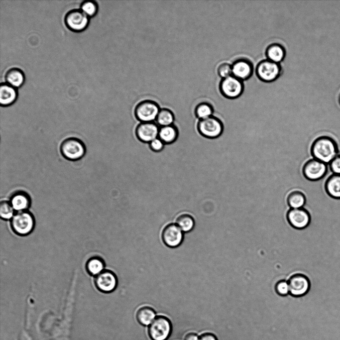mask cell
<instances>
[{
	"label": "cell",
	"instance_id": "cell-1",
	"mask_svg": "<svg viewBox=\"0 0 340 340\" xmlns=\"http://www.w3.org/2000/svg\"><path fill=\"white\" fill-rule=\"evenodd\" d=\"M338 143L328 135L318 136L312 142L310 152L313 158L327 164L339 154Z\"/></svg>",
	"mask_w": 340,
	"mask_h": 340
},
{
	"label": "cell",
	"instance_id": "cell-2",
	"mask_svg": "<svg viewBox=\"0 0 340 340\" xmlns=\"http://www.w3.org/2000/svg\"><path fill=\"white\" fill-rule=\"evenodd\" d=\"M60 152L66 159L76 161L81 159L85 155L86 147L80 139L76 137H69L62 142L60 145Z\"/></svg>",
	"mask_w": 340,
	"mask_h": 340
},
{
	"label": "cell",
	"instance_id": "cell-3",
	"mask_svg": "<svg viewBox=\"0 0 340 340\" xmlns=\"http://www.w3.org/2000/svg\"><path fill=\"white\" fill-rule=\"evenodd\" d=\"M34 224L32 214L27 210L17 212L11 219L12 230L20 235L29 234L34 228Z\"/></svg>",
	"mask_w": 340,
	"mask_h": 340
},
{
	"label": "cell",
	"instance_id": "cell-4",
	"mask_svg": "<svg viewBox=\"0 0 340 340\" xmlns=\"http://www.w3.org/2000/svg\"><path fill=\"white\" fill-rule=\"evenodd\" d=\"M172 331V325L169 319L164 316H156L149 325L148 333L152 340H166Z\"/></svg>",
	"mask_w": 340,
	"mask_h": 340
},
{
	"label": "cell",
	"instance_id": "cell-5",
	"mask_svg": "<svg viewBox=\"0 0 340 340\" xmlns=\"http://www.w3.org/2000/svg\"><path fill=\"white\" fill-rule=\"evenodd\" d=\"M197 128L201 135L209 139L219 137L224 131V125L222 122L219 118L213 115L199 120Z\"/></svg>",
	"mask_w": 340,
	"mask_h": 340
},
{
	"label": "cell",
	"instance_id": "cell-6",
	"mask_svg": "<svg viewBox=\"0 0 340 340\" xmlns=\"http://www.w3.org/2000/svg\"><path fill=\"white\" fill-rule=\"evenodd\" d=\"M257 77L264 82H271L279 78L281 73V67L277 63L265 59L260 61L255 69Z\"/></svg>",
	"mask_w": 340,
	"mask_h": 340
},
{
	"label": "cell",
	"instance_id": "cell-7",
	"mask_svg": "<svg viewBox=\"0 0 340 340\" xmlns=\"http://www.w3.org/2000/svg\"><path fill=\"white\" fill-rule=\"evenodd\" d=\"M160 107L155 102L144 100L136 106L134 114L136 118L141 122H153L156 120L160 111Z\"/></svg>",
	"mask_w": 340,
	"mask_h": 340
},
{
	"label": "cell",
	"instance_id": "cell-8",
	"mask_svg": "<svg viewBox=\"0 0 340 340\" xmlns=\"http://www.w3.org/2000/svg\"><path fill=\"white\" fill-rule=\"evenodd\" d=\"M219 89L224 97L234 99L242 94L244 85L242 81L231 75L222 79L219 84Z\"/></svg>",
	"mask_w": 340,
	"mask_h": 340
},
{
	"label": "cell",
	"instance_id": "cell-9",
	"mask_svg": "<svg viewBox=\"0 0 340 340\" xmlns=\"http://www.w3.org/2000/svg\"><path fill=\"white\" fill-rule=\"evenodd\" d=\"M328 164L314 158L307 160L302 168L304 177L311 181L322 179L327 174Z\"/></svg>",
	"mask_w": 340,
	"mask_h": 340
},
{
	"label": "cell",
	"instance_id": "cell-10",
	"mask_svg": "<svg viewBox=\"0 0 340 340\" xmlns=\"http://www.w3.org/2000/svg\"><path fill=\"white\" fill-rule=\"evenodd\" d=\"M289 287V294L296 297L305 296L310 288L309 278L305 274L297 273L292 275L287 281Z\"/></svg>",
	"mask_w": 340,
	"mask_h": 340
},
{
	"label": "cell",
	"instance_id": "cell-11",
	"mask_svg": "<svg viewBox=\"0 0 340 340\" xmlns=\"http://www.w3.org/2000/svg\"><path fill=\"white\" fill-rule=\"evenodd\" d=\"M183 233L176 224L171 223L167 225L163 229L161 238L164 243L171 248L179 246L183 241Z\"/></svg>",
	"mask_w": 340,
	"mask_h": 340
},
{
	"label": "cell",
	"instance_id": "cell-12",
	"mask_svg": "<svg viewBox=\"0 0 340 340\" xmlns=\"http://www.w3.org/2000/svg\"><path fill=\"white\" fill-rule=\"evenodd\" d=\"M287 219L293 227L302 230L309 226L311 217L308 210L304 208L290 209L287 212Z\"/></svg>",
	"mask_w": 340,
	"mask_h": 340
},
{
	"label": "cell",
	"instance_id": "cell-13",
	"mask_svg": "<svg viewBox=\"0 0 340 340\" xmlns=\"http://www.w3.org/2000/svg\"><path fill=\"white\" fill-rule=\"evenodd\" d=\"M67 26L74 31H81L87 26L88 16L81 9H74L67 12L65 18Z\"/></svg>",
	"mask_w": 340,
	"mask_h": 340
},
{
	"label": "cell",
	"instance_id": "cell-14",
	"mask_svg": "<svg viewBox=\"0 0 340 340\" xmlns=\"http://www.w3.org/2000/svg\"><path fill=\"white\" fill-rule=\"evenodd\" d=\"M117 278L112 271L104 270L96 276L95 284L97 288L104 293L113 291L116 287Z\"/></svg>",
	"mask_w": 340,
	"mask_h": 340
},
{
	"label": "cell",
	"instance_id": "cell-15",
	"mask_svg": "<svg viewBox=\"0 0 340 340\" xmlns=\"http://www.w3.org/2000/svg\"><path fill=\"white\" fill-rule=\"evenodd\" d=\"M159 128L154 122H141L136 128V134L141 141L150 143L158 137Z\"/></svg>",
	"mask_w": 340,
	"mask_h": 340
},
{
	"label": "cell",
	"instance_id": "cell-16",
	"mask_svg": "<svg viewBox=\"0 0 340 340\" xmlns=\"http://www.w3.org/2000/svg\"><path fill=\"white\" fill-rule=\"evenodd\" d=\"M232 75L241 81L248 79L253 72V64L245 58H239L231 64Z\"/></svg>",
	"mask_w": 340,
	"mask_h": 340
},
{
	"label": "cell",
	"instance_id": "cell-17",
	"mask_svg": "<svg viewBox=\"0 0 340 340\" xmlns=\"http://www.w3.org/2000/svg\"><path fill=\"white\" fill-rule=\"evenodd\" d=\"M324 188L330 197L340 200V175H330L325 182Z\"/></svg>",
	"mask_w": 340,
	"mask_h": 340
},
{
	"label": "cell",
	"instance_id": "cell-18",
	"mask_svg": "<svg viewBox=\"0 0 340 340\" xmlns=\"http://www.w3.org/2000/svg\"><path fill=\"white\" fill-rule=\"evenodd\" d=\"M9 202L15 211H26L30 205V198L26 192L18 191L11 195Z\"/></svg>",
	"mask_w": 340,
	"mask_h": 340
},
{
	"label": "cell",
	"instance_id": "cell-19",
	"mask_svg": "<svg viewBox=\"0 0 340 340\" xmlns=\"http://www.w3.org/2000/svg\"><path fill=\"white\" fill-rule=\"evenodd\" d=\"M16 89L7 82L1 83L0 86V103L1 106H9L16 100Z\"/></svg>",
	"mask_w": 340,
	"mask_h": 340
},
{
	"label": "cell",
	"instance_id": "cell-20",
	"mask_svg": "<svg viewBox=\"0 0 340 340\" xmlns=\"http://www.w3.org/2000/svg\"><path fill=\"white\" fill-rule=\"evenodd\" d=\"M265 55L267 59L280 64L285 57L286 50L281 44L273 43L267 47Z\"/></svg>",
	"mask_w": 340,
	"mask_h": 340
},
{
	"label": "cell",
	"instance_id": "cell-21",
	"mask_svg": "<svg viewBox=\"0 0 340 340\" xmlns=\"http://www.w3.org/2000/svg\"><path fill=\"white\" fill-rule=\"evenodd\" d=\"M154 310L149 306H145L139 308L136 313V318L142 325H149L156 318Z\"/></svg>",
	"mask_w": 340,
	"mask_h": 340
},
{
	"label": "cell",
	"instance_id": "cell-22",
	"mask_svg": "<svg viewBox=\"0 0 340 340\" xmlns=\"http://www.w3.org/2000/svg\"><path fill=\"white\" fill-rule=\"evenodd\" d=\"M178 135L177 128L173 124L159 128L158 137L165 144L173 143L177 139Z\"/></svg>",
	"mask_w": 340,
	"mask_h": 340
},
{
	"label": "cell",
	"instance_id": "cell-23",
	"mask_svg": "<svg viewBox=\"0 0 340 340\" xmlns=\"http://www.w3.org/2000/svg\"><path fill=\"white\" fill-rule=\"evenodd\" d=\"M6 82L15 88L20 86L24 81L22 71L17 68L9 69L5 76Z\"/></svg>",
	"mask_w": 340,
	"mask_h": 340
},
{
	"label": "cell",
	"instance_id": "cell-24",
	"mask_svg": "<svg viewBox=\"0 0 340 340\" xmlns=\"http://www.w3.org/2000/svg\"><path fill=\"white\" fill-rule=\"evenodd\" d=\"M306 201L304 194L298 190L291 192L287 198V204L291 209L304 208L306 203Z\"/></svg>",
	"mask_w": 340,
	"mask_h": 340
},
{
	"label": "cell",
	"instance_id": "cell-25",
	"mask_svg": "<svg viewBox=\"0 0 340 340\" xmlns=\"http://www.w3.org/2000/svg\"><path fill=\"white\" fill-rule=\"evenodd\" d=\"M175 117L173 113L169 109L163 108L160 109L156 119L157 124L161 126L172 125Z\"/></svg>",
	"mask_w": 340,
	"mask_h": 340
},
{
	"label": "cell",
	"instance_id": "cell-26",
	"mask_svg": "<svg viewBox=\"0 0 340 340\" xmlns=\"http://www.w3.org/2000/svg\"><path fill=\"white\" fill-rule=\"evenodd\" d=\"M176 224L183 232H189L193 228L195 221L190 215L183 214L177 217L176 220Z\"/></svg>",
	"mask_w": 340,
	"mask_h": 340
},
{
	"label": "cell",
	"instance_id": "cell-27",
	"mask_svg": "<svg viewBox=\"0 0 340 340\" xmlns=\"http://www.w3.org/2000/svg\"><path fill=\"white\" fill-rule=\"evenodd\" d=\"M86 268L90 274L97 276L105 270V263L102 258L94 257L88 260Z\"/></svg>",
	"mask_w": 340,
	"mask_h": 340
},
{
	"label": "cell",
	"instance_id": "cell-28",
	"mask_svg": "<svg viewBox=\"0 0 340 340\" xmlns=\"http://www.w3.org/2000/svg\"><path fill=\"white\" fill-rule=\"evenodd\" d=\"M214 109L210 103L202 102L199 104L195 110L196 116L199 119H204L213 115Z\"/></svg>",
	"mask_w": 340,
	"mask_h": 340
},
{
	"label": "cell",
	"instance_id": "cell-29",
	"mask_svg": "<svg viewBox=\"0 0 340 340\" xmlns=\"http://www.w3.org/2000/svg\"><path fill=\"white\" fill-rule=\"evenodd\" d=\"M13 207L9 202L2 201L0 204V216L4 220L11 219L14 215Z\"/></svg>",
	"mask_w": 340,
	"mask_h": 340
},
{
	"label": "cell",
	"instance_id": "cell-30",
	"mask_svg": "<svg viewBox=\"0 0 340 340\" xmlns=\"http://www.w3.org/2000/svg\"><path fill=\"white\" fill-rule=\"evenodd\" d=\"M81 9L88 16H93L97 12V5L95 2L87 0L82 3Z\"/></svg>",
	"mask_w": 340,
	"mask_h": 340
},
{
	"label": "cell",
	"instance_id": "cell-31",
	"mask_svg": "<svg viewBox=\"0 0 340 340\" xmlns=\"http://www.w3.org/2000/svg\"><path fill=\"white\" fill-rule=\"evenodd\" d=\"M217 72L219 76L222 79L231 76L232 75L231 64L227 62L221 63L218 67Z\"/></svg>",
	"mask_w": 340,
	"mask_h": 340
},
{
	"label": "cell",
	"instance_id": "cell-32",
	"mask_svg": "<svg viewBox=\"0 0 340 340\" xmlns=\"http://www.w3.org/2000/svg\"><path fill=\"white\" fill-rule=\"evenodd\" d=\"M276 293L280 296H285L289 294V287L288 281L284 280L277 282L275 286Z\"/></svg>",
	"mask_w": 340,
	"mask_h": 340
},
{
	"label": "cell",
	"instance_id": "cell-33",
	"mask_svg": "<svg viewBox=\"0 0 340 340\" xmlns=\"http://www.w3.org/2000/svg\"><path fill=\"white\" fill-rule=\"evenodd\" d=\"M332 174L340 175V154H338L328 164Z\"/></svg>",
	"mask_w": 340,
	"mask_h": 340
},
{
	"label": "cell",
	"instance_id": "cell-34",
	"mask_svg": "<svg viewBox=\"0 0 340 340\" xmlns=\"http://www.w3.org/2000/svg\"><path fill=\"white\" fill-rule=\"evenodd\" d=\"M165 143L158 137L149 143L150 149L155 152L161 151L164 146Z\"/></svg>",
	"mask_w": 340,
	"mask_h": 340
},
{
	"label": "cell",
	"instance_id": "cell-35",
	"mask_svg": "<svg viewBox=\"0 0 340 340\" xmlns=\"http://www.w3.org/2000/svg\"><path fill=\"white\" fill-rule=\"evenodd\" d=\"M198 340H218V339L214 334L205 333L200 336Z\"/></svg>",
	"mask_w": 340,
	"mask_h": 340
},
{
	"label": "cell",
	"instance_id": "cell-36",
	"mask_svg": "<svg viewBox=\"0 0 340 340\" xmlns=\"http://www.w3.org/2000/svg\"><path fill=\"white\" fill-rule=\"evenodd\" d=\"M199 337L195 333H189L184 338V340H198Z\"/></svg>",
	"mask_w": 340,
	"mask_h": 340
},
{
	"label": "cell",
	"instance_id": "cell-37",
	"mask_svg": "<svg viewBox=\"0 0 340 340\" xmlns=\"http://www.w3.org/2000/svg\"><path fill=\"white\" fill-rule=\"evenodd\" d=\"M339 103H340V96H339Z\"/></svg>",
	"mask_w": 340,
	"mask_h": 340
}]
</instances>
